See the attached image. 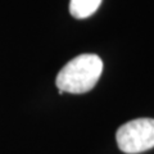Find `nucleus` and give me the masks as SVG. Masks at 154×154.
<instances>
[{
  "instance_id": "obj_1",
  "label": "nucleus",
  "mask_w": 154,
  "mask_h": 154,
  "mask_svg": "<svg viewBox=\"0 0 154 154\" xmlns=\"http://www.w3.org/2000/svg\"><path fill=\"white\" fill-rule=\"evenodd\" d=\"M103 72V60L96 54H81L71 59L59 71L55 85L63 93L84 94L95 88Z\"/></svg>"
},
{
  "instance_id": "obj_2",
  "label": "nucleus",
  "mask_w": 154,
  "mask_h": 154,
  "mask_svg": "<svg viewBox=\"0 0 154 154\" xmlns=\"http://www.w3.org/2000/svg\"><path fill=\"white\" fill-rule=\"evenodd\" d=\"M116 140L126 154H137L154 148V119L137 118L126 122L117 130Z\"/></svg>"
},
{
  "instance_id": "obj_3",
  "label": "nucleus",
  "mask_w": 154,
  "mask_h": 154,
  "mask_svg": "<svg viewBox=\"0 0 154 154\" xmlns=\"http://www.w3.org/2000/svg\"><path fill=\"white\" fill-rule=\"evenodd\" d=\"M102 4V0H71L69 2V13L72 17L77 19H84L98 11Z\"/></svg>"
}]
</instances>
